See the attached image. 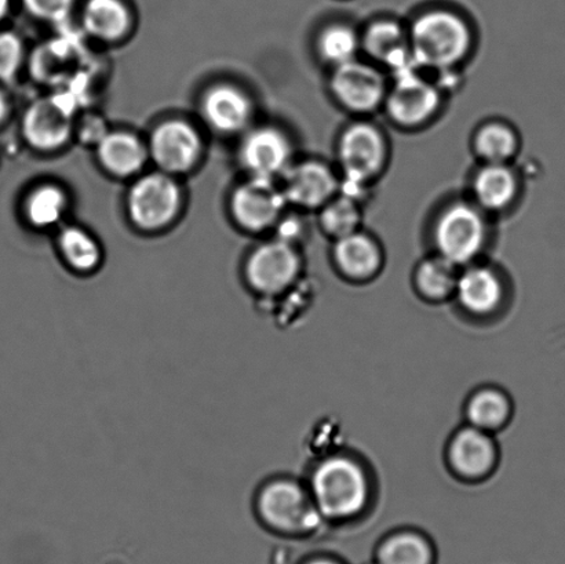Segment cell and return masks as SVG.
Listing matches in <instances>:
<instances>
[{
  "instance_id": "6da1fadb",
  "label": "cell",
  "mask_w": 565,
  "mask_h": 564,
  "mask_svg": "<svg viewBox=\"0 0 565 564\" xmlns=\"http://www.w3.org/2000/svg\"><path fill=\"white\" fill-rule=\"evenodd\" d=\"M415 65L447 70L467 55L470 31L461 17L447 10L428 11L408 33Z\"/></svg>"
},
{
  "instance_id": "7a4b0ae2",
  "label": "cell",
  "mask_w": 565,
  "mask_h": 564,
  "mask_svg": "<svg viewBox=\"0 0 565 564\" xmlns=\"http://www.w3.org/2000/svg\"><path fill=\"white\" fill-rule=\"evenodd\" d=\"M369 485L363 469L348 458H330L316 469L310 482V499L321 515L348 519L363 510Z\"/></svg>"
},
{
  "instance_id": "3957f363",
  "label": "cell",
  "mask_w": 565,
  "mask_h": 564,
  "mask_svg": "<svg viewBox=\"0 0 565 564\" xmlns=\"http://www.w3.org/2000/svg\"><path fill=\"white\" fill-rule=\"evenodd\" d=\"M259 521L273 532L303 534L319 526L321 513L301 486L291 480H274L257 496Z\"/></svg>"
},
{
  "instance_id": "277c9868",
  "label": "cell",
  "mask_w": 565,
  "mask_h": 564,
  "mask_svg": "<svg viewBox=\"0 0 565 564\" xmlns=\"http://www.w3.org/2000/svg\"><path fill=\"white\" fill-rule=\"evenodd\" d=\"M486 237L483 214L465 202L448 206L435 225V243L440 256L456 265L472 262L483 248Z\"/></svg>"
},
{
  "instance_id": "5b68a950",
  "label": "cell",
  "mask_w": 565,
  "mask_h": 564,
  "mask_svg": "<svg viewBox=\"0 0 565 564\" xmlns=\"http://www.w3.org/2000/svg\"><path fill=\"white\" fill-rule=\"evenodd\" d=\"M299 269L301 259L291 243L276 241L258 247L252 254L246 265V279L257 295L274 297L281 295L296 281Z\"/></svg>"
},
{
  "instance_id": "8992f818",
  "label": "cell",
  "mask_w": 565,
  "mask_h": 564,
  "mask_svg": "<svg viewBox=\"0 0 565 564\" xmlns=\"http://www.w3.org/2000/svg\"><path fill=\"white\" fill-rule=\"evenodd\" d=\"M439 105V88L419 76L414 68L398 72L395 86L387 94V110L403 126L424 124L434 116Z\"/></svg>"
},
{
  "instance_id": "52a82bcc",
  "label": "cell",
  "mask_w": 565,
  "mask_h": 564,
  "mask_svg": "<svg viewBox=\"0 0 565 564\" xmlns=\"http://www.w3.org/2000/svg\"><path fill=\"white\" fill-rule=\"evenodd\" d=\"M179 203V188L163 174H149L138 180L129 198L131 219L147 230L168 224L174 217Z\"/></svg>"
},
{
  "instance_id": "ba28073f",
  "label": "cell",
  "mask_w": 565,
  "mask_h": 564,
  "mask_svg": "<svg viewBox=\"0 0 565 564\" xmlns=\"http://www.w3.org/2000/svg\"><path fill=\"white\" fill-rule=\"evenodd\" d=\"M331 88L338 102L353 113H371L385 97L384 76L358 60L335 66Z\"/></svg>"
},
{
  "instance_id": "9c48e42d",
  "label": "cell",
  "mask_w": 565,
  "mask_h": 564,
  "mask_svg": "<svg viewBox=\"0 0 565 564\" xmlns=\"http://www.w3.org/2000/svg\"><path fill=\"white\" fill-rule=\"evenodd\" d=\"M340 159L345 179L365 182L379 173L386 159V143L374 126L358 124L343 132Z\"/></svg>"
},
{
  "instance_id": "30bf717a",
  "label": "cell",
  "mask_w": 565,
  "mask_h": 564,
  "mask_svg": "<svg viewBox=\"0 0 565 564\" xmlns=\"http://www.w3.org/2000/svg\"><path fill=\"white\" fill-rule=\"evenodd\" d=\"M285 193L267 177H254L235 192L232 207L237 221L248 230L262 231L279 219Z\"/></svg>"
},
{
  "instance_id": "8fae6325",
  "label": "cell",
  "mask_w": 565,
  "mask_h": 564,
  "mask_svg": "<svg viewBox=\"0 0 565 564\" xmlns=\"http://www.w3.org/2000/svg\"><path fill=\"white\" fill-rule=\"evenodd\" d=\"M72 127V108L61 97L39 99L24 118V132L33 147L53 149L66 141Z\"/></svg>"
},
{
  "instance_id": "7c38bea8",
  "label": "cell",
  "mask_w": 565,
  "mask_h": 564,
  "mask_svg": "<svg viewBox=\"0 0 565 564\" xmlns=\"http://www.w3.org/2000/svg\"><path fill=\"white\" fill-rule=\"evenodd\" d=\"M340 188V181L326 164L305 162L288 170L282 193L287 202L316 209L330 202Z\"/></svg>"
},
{
  "instance_id": "4fadbf2b",
  "label": "cell",
  "mask_w": 565,
  "mask_h": 564,
  "mask_svg": "<svg viewBox=\"0 0 565 564\" xmlns=\"http://www.w3.org/2000/svg\"><path fill=\"white\" fill-rule=\"evenodd\" d=\"M154 160L169 171L190 169L201 152V138L192 126L181 120L166 121L153 132Z\"/></svg>"
},
{
  "instance_id": "5bb4252c",
  "label": "cell",
  "mask_w": 565,
  "mask_h": 564,
  "mask_svg": "<svg viewBox=\"0 0 565 564\" xmlns=\"http://www.w3.org/2000/svg\"><path fill=\"white\" fill-rule=\"evenodd\" d=\"M290 157V142L279 130L270 127L252 132L243 146V160L254 177L273 179L287 168Z\"/></svg>"
},
{
  "instance_id": "9a60e30c",
  "label": "cell",
  "mask_w": 565,
  "mask_h": 564,
  "mask_svg": "<svg viewBox=\"0 0 565 564\" xmlns=\"http://www.w3.org/2000/svg\"><path fill=\"white\" fill-rule=\"evenodd\" d=\"M363 47L371 57L391 66L396 74L414 68L409 39L395 21H376L364 33Z\"/></svg>"
},
{
  "instance_id": "2e32d148",
  "label": "cell",
  "mask_w": 565,
  "mask_h": 564,
  "mask_svg": "<svg viewBox=\"0 0 565 564\" xmlns=\"http://www.w3.org/2000/svg\"><path fill=\"white\" fill-rule=\"evenodd\" d=\"M450 457L454 468L467 478L484 477L495 461L490 436L478 428L462 429L452 440Z\"/></svg>"
},
{
  "instance_id": "e0dca14e",
  "label": "cell",
  "mask_w": 565,
  "mask_h": 564,
  "mask_svg": "<svg viewBox=\"0 0 565 564\" xmlns=\"http://www.w3.org/2000/svg\"><path fill=\"white\" fill-rule=\"evenodd\" d=\"M456 292L459 304L467 311L486 315L500 306L502 285L491 269L473 267L458 276Z\"/></svg>"
},
{
  "instance_id": "ac0fdd59",
  "label": "cell",
  "mask_w": 565,
  "mask_h": 564,
  "mask_svg": "<svg viewBox=\"0 0 565 564\" xmlns=\"http://www.w3.org/2000/svg\"><path fill=\"white\" fill-rule=\"evenodd\" d=\"M334 258L342 273L353 279L371 278L381 265L376 243L358 231L337 240Z\"/></svg>"
},
{
  "instance_id": "d6986e66",
  "label": "cell",
  "mask_w": 565,
  "mask_h": 564,
  "mask_svg": "<svg viewBox=\"0 0 565 564\" xmlns=\"http://www.w3.org/2000/svg\"><path fill=\"white\" fill-rule=\"evenodd\" d=\"M203 107L210 124L226 132L241 130L252 114V105L245 94L231 86H218L209 92Z\"/></svg>"
},
{
  "instance_id": "ffe728a7",
  "label": "cell",
  "mask_w": 565,
  "mask_h": 564,
  "mask_svg": "<svg viewBox=\"0 0 565 564\" xmlns=\"http://www.w3.org/2000/svg\"><path fill=\"white\" fill-rule=\"evenodd\" d=\"M473 191L481 207L500 212L516 196V175L505 163H489L476 175Z\"/></svg>"
},
{
  "instance_id": "44dd1931",
  "label": "cell",
  "mask_w": 565,
  "mask_h": 564,
  "mask_svg": "<svg viewBox=\"0 0 565 564\" xmlns=\"http://www.w3.org/2000/svg\"><path fill=\"white\" fill-rule=\"evenodd\" d=\"M99 158L114 174L130 175L137 173L146 162V149L129 132H113L99 143Z\"/></svg>"
},
{
  "instance_id": "7402d4cb",
  "label": "cell",
  "mask_w": 565,
  "mask_h": 564,
  "mask_svg": "<svg viewBox=\"0 0 565 564\" xmlns=\"http://www.w3.org/2000/svg\"><path fill=\"white\" fill-rule=\"evenodd\" d=\"M83 22L92 35L110 41L129 30L130 14L120 0H88Z\"/></svg>"
},
{
  "instance_id": "603a6c76",
  "label": "cell",
  "mask_w": 565,
  "mask_h": 564,
  "mask_svg": "<svg viewBox=\"0 0 565 564\" xmlns=\"http://www.w3.org/2000/svg\"><path fill=\"white\" fill-rule=\"evenodd\" d=\"M379 564H434V552L420 535L401 533L382 544Z\"/></svg>"
},
{
  "instance_id": "cb8c5ba5",
  "label": "cell",
  "mask_w": 565,
  "mask_h": 564,
  "mask_svg": "<svg viewBox=\"0 0 565 564\" xmlns=\"http://www.w3.org/2000/svg\"><path fill=\"white\" fill-rule=\"evenodd\" d=\"M457 265L445 257L426 259L417 270V285L423 295L431 300H441L456 291Z\"/></svg>"
},
{
  "instance_id": "d4e9b609",
  "label": "cell",
  "mask_w": 565,
  "mask_h": 564,
  "mask_svg": "<svg viewBox=\"0 0 565 564\" xmlns=\"http://www.w3.org/2000/svg\"><path fill=\"white\" fill-rule=\"evenodd\" d=\"M60 247L65 262L77 273H90L102 262V252H99L97 242L85 231L65 230L60 236Z\"/></svg>"
},
{
  "instance_id": "484cf974",
  "label": "cell",
  "mask_w": 565,
  "mask_h": 564,
  "mask_svg": "<svg viewBox=\"0 0 565 564\" xmlns=\"http://www.w3.org/2000/svg\"><path fill=\"white\" fill-rule=\"evenodd\" d=\"M318 47L321 58L332 66H340L356 60L360 39L351 26L330 25L320 33Z\"/></svg>"
},
{
  "instance_id": "4316f807",
  "label": "cell",
  "mask_w": 565,
  "mask_h": 564,
  "mask_svg": "<svg viewBox=\"0 0 565 564\" xmlns=\"http://www.w3.org/2000/svg\"><path fill=\"white\" fill-rule=\"evenodd\" d=\"M509 402L501 392L486 390L469 402L468 417L472 427L480 430H494L502 427L509 417Z\"/></svg>"
},
{
  "instance_id": "83f0119b",
  "label": "cell",
  "mask_w": 565,
  "mask_h": 564,
  "mask_svg": "<svg viewBox=\"0 0 565 564\" xmlns=\"http://www.w3.org/2000/svg\"><path fill=\"white\" fill-rule=\"evenodd\" d=\"M475 147L487 162L505 163L516 152L518 138L508 126L489 124L476 135Z\"/></svg>"
},
{
  "instance_id": "f1b7e54d",
  "label": "cell",
  "mask_w": 565,
  "mask_h": 564,
  "mask_svg": "<svg viewBox=\"0 0 565 564\" xmlns=\"http://www.w3.org/2000/svg\"><path fill=\"white\" fill-rule=\"evenodd\" d=\"M320 221L327 234L337 240L353 234L360 223L358 202L347 195L334 196L321 210Z\"/></svg>"
},
{
  "instance_id": "f546056e",
  "label": "cell",
  "mask_w": 565,
  "mask_h": 564,
  "mask_svg": "<svg viewBox=\"0 0 565 564\" xmlns=\"http://www.w3.org/2000/svg\"><path fill=\"white\" fill-rule=\"evenodd\" d=\"M66 199L57 187H42L28 199L26 214L36 226L57 224L63 217Z\"/></svg>"
},
{
  "instance_id": "4dcf8cb0",
  "label": "cell",
  "mask_w": 565,
  "mask_h": 564,
  "mask_svg": "<svg viewBox=\"0 0 565 564\" xmlns=\"http://www.w3.org/2000/svg\"><path fill=\"white\" fill-rule=\"evenodd\" d=\"M24 4L39 19L61 22L70 15L74 0H24Z\"/></svg>"
},
{
  "instance_id": "1f68e13d",
  "label": "cell",
  "mask_w": 565,
  "mask_h": 564,
  "mask_svg": "<svg viewBox=\"0 0 565 564\" xmlns=\"http://www.w3.org/2000/svg\"><path fill=\"white\" fill-rule=\"evenodd\" d=\"M21 61V43L10 33L0 35V79H10L19 68Z\"/></svg>"
},
{
  "instance_id": "d6a6232c",
  "label": "cell",
  "mask_w": 565,
  "mask_h": 564,
  "mask_svg": "<svg viewBox=\"0 0 565 564\" xmlns=\"http://www.w3.org/2000/svg\"><path fill=\"white\" fill-rule=\"evenodd\" d=\"M10 0H0V19L6 14V11L9 9Z\"/></svg>"
},
{
  "instance_id": "836d02e7",
  "label": "cell",
  "mask_w": 565,
  "mask_h": 564,
  "mask_svg": "<svg viewBox=\"0 0 565 564\" xmlns=\"http://www.w3.org/2000/svg\"><path fill=\"white\" fill-rule=\"evenodd\" d=\"M305 564H340V563L332 562V561H329V560H315V561H310V562L305 563Z\"/></svg>"
},
{
  "instance_id": "e575fe53",
  "label": "cell",
  "mask_w": 565,
  "mask_h": 564,
  "mask_svg": "<svg viewBox=\"0 0 565 564\" xmlns=\"http://www.w3.org/2000/svg\"><path fill=\"white\" fill-rule=\"evenodd\" d=\"M4 113H6V104H4L2 94H0V119L3 118Z\"/></svg>"
},
{
  "instance_id": "d590c367",
  "label": "cell",
  "mask_w": 565,
  "mask_h": 564,
  "mask_svg": "<svg viewBox=\"0 0 565 564\" xmlns=\"http://www.w3.org/2000/svg\"><path fill=\"white\" fill-rule=\"evenodd\" d=\"M376 564H379V563H376Z\"/></svg>"
}]
</instances>
